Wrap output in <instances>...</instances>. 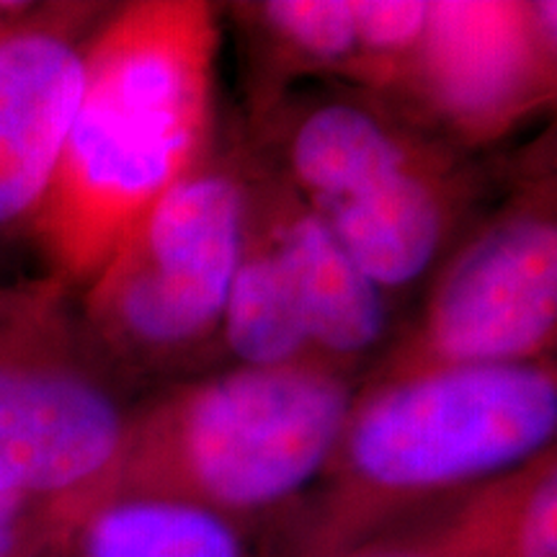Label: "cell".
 I'll return each mask as SVG.
<instances>
[{
  "label": "cell",
  "mask_w": 557,
  "mask_h": 557,
  "mask_svg": "<svg viewBox=\"0 0 557 557\" xmlns=\"http://www.w3.org/2000/svg\"><path fill=\"white\" fill-rule=\"evenodd\" d=\"M220 11L111 5L86 52L58 173L34 225L45 274L81 292L132 225L214 148Z\"/></svg>",
  "instance_id": "6da1fadb"
},
{
  "label": "cell",
  "mask_w": 557,
  "mask_h": 557,
  "mask_svg": "<svg viewBox=\"0 0 557 557\" xmlns=\"http://www.w3.org/2000/svg\"><path fill=\"white\" fill-rule=\"evenodd\" d=\"M555 359L359 382L278 557H338L555 447Z\"/></svg>",
  "instance_id": "7a4b0ae2"
},
{
  "label": "cell",
  "mask_w": 557,
  "mask_h": 557,
  "mask_svg": "<svg viewBox=\"0 0 557 557\" xmlns=\"http://www.w3.org/2000/svg\"><path fill=\"white\" fill-rule=\"evenodd\" d=\"M263 169L282 178L393 299L438 269L468 230L483 173L380 96H282L256 111Z\"/></svg>",
  "instance_id": "3957f363"
},
{
  "label": "cell",
  "mask_w": 557,
  "mask_h": 557,
  "mask_svg": "<svg viewBox=\"0 0 557 557\" xmlns=\"http://www.w3.org/2000/svg\"><path fill=\"white\" fill-rule=\"evenodd\" d=\"M357 387L318 369L240 364L171 382L135 403L109 496L278 527L329 465Z\"/></svg>",
  "instance_id": "277c9868"
},
{
  "label": "cell",
  "mask_w": 557,
  "mask_h": 557,
  "mask_svg": "<svg viewBox=\"0 0 557 557\" xmlns=\"http://www.w3.org/2000/svg\"><path fill=\"white\" fill-rule=\"evenodd\" d=\"M246 205V156L214 145L78 292L90 338L127 385L194 377L222 351Z\"/></svg>",
  "instance_id": "5b68a950"
},
{
  "label": "cell",
  "mask_w": 557,
  "mask_h": 557,
  "mask_svg": "<svg viewBox=\"0 0 557 557\" xmlns=\"http://www.w3.org/2000/svg\"><path fill=\"white\" fill-rule=\"evenodd\" d=\"M132 385L109 364L60 278L0 282V487L73 532L114 487Z\"/></svg>",
  "instance_id": "8992f818"
},
{
  "label": "cell",
  "mask_w": 557,
  "mask_h": 557,
  "mask_svg": "<svg viewBox=\"0 0 557 557\" xmlns=\"http://www.w3.org/2000/svg\"><path fill=\"white\" fill-rule=\"evenodd\" d=\"M557 191L540 158L506 201L465 230L421 312L361 382L555 359Z\"/></svg>",
  "instance_id": "52a82bcc"
},
{
  "label": "cell",
  "mask_w": 557,
  "mask_h": 557,
  "mask_svg": "<svg viewBox=\"0 0 557 557\" xmlns=\"http://www.w3.org/2000/svg\"><path fill=\"white\" fill-rule=\"evenodd\" d=\"M557 3L438 0L393 107L470 152L555 101Z\"/></svg>",
  "instance_id": "ba28073f"
},
{
  "label": "cell",
  "mask_w": 557,
  "mask_h": 557,
  "mask_svg": "<svg viewBox=\"0 0 557 557\" xmlns=\"http://www.w3.org/2000/svg\"><path fill=\"white\" fill-rule=\"evenodd\" d=\"M111 3H11L0 18V250L29 238L58 173L86 52Z\"/></svg>",
  "instance_id": "9c48e42d"
},
{
  "label": "cell",
  "mask_w": 557,
  "mask_h": 557,
  "mask_svg": "<svg viewBox=\"0 0 557 557\" xmlns=\"http://www.w3.org/2000/svg\"><path fill=\"white\" fill-rule=\"evenodd\" d=\"M246 156L248 220L274 250L292 299L325 372L361 382L393 341V299L354 263L329 225Z\"/></svg>",
  "instance_id": "30bf717a"
},
{
  "label": "cell",
  "mask_w": 557,
  "mask_h": 557,
  "mask_svg": "<svg viewBox=\"0 0 557 557\" xmlns=\"http://www.w3.org/2000/svg\"><path fill=\"white\" fill-rule=\"evenodd\" d=\"M259 529L181 500L107 496L52 557H271Z\"/></svg>",
  "instance_id": "8fae6325"
},
{
  "label": "cell",
  "mask_w": 557,
  "mask_h": 557,
  "mask_svg": "<svg viewBox=\"0 0 557 557\" xmlns=\"http://www.w3.org/2000/svg\"><path fill=\"white\" fill-rule=\"evenodd\" d=\"M472 557H557V449L429 511Z\"/></svg>",
  "instance_id": "7c38bea8"
},
{
  "label": "cell",
  "mask_w": 557,
  "mask_h": 557,
  "mask_svg": "<svg viewBox=\"0 0 557 557\" xmlns=\"http://www.w3.org/2000/svg\"><path fill=\"white\" fill-rule=\"evenodd\" d=\"M235 11L269 70V94L259 109L282 94L284 81L302 75H329L344 88L364 90L367 47L359 0H263L240 3Z\"/></svg>",
  "instance_id": "4fadbf2b"
},
{
  "label": "cell",
  "mask_w": 557,
  "mask_h": 557,
  "mask_svg": "<svg viewBox=\"0 0 557 557\" xmlns=\"http://www.w3.org/2000/svg\"><path fill=\"white\" fill-rule=\"evenodd\" d=\"M67 534L29 500L0 487V557H52Z\"/></svg>",
  "instance_id": "5bb4252c"
},
{
  "label": "cell",
  "mask_w": 557,
  "mask_h": 557,
  "mask_svg": "<svg viewBox=\"0 0 557 557\" xmlns=\"http://www.w3.org/2000/svg\"><path fill=\"white\" fill-rule=\"evenodd\" d=\"M338 557H472L459 549L447 534L434 524L429 513L418 517L410 524L364 542Z\"/></svg>",
  "instance_id": "9a60e30c"
},
{
  "label": "cell",
  "mask_w": 557,
  "mask_h": 557,
  "mask_svg": "<svg viewBox=\"0 0 557 557\" xmlns=\"http://www.w3.org/2000/svg\"><path fill=\"white\" fill-rule=\"evenodd\" d=\"M9 5H11V3H9V0H0V18H3V13H5V11H9Z\"/></svg>",
  "instance_id": "2e32d148"
}]
</instances>
